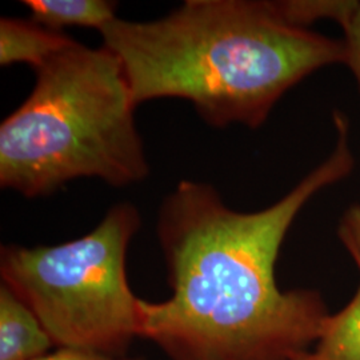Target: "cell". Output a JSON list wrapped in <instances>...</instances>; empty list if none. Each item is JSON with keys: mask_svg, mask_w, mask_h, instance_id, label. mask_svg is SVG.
Listing matches in <instances>:
<instances>
[{"mask_svg": "<svg viewBox=\"0 0 360 360\" xmlns=\"http://www.w3.org/2000/svg\"><path fill=\"white\" fill-rule=\"evenodd\" d=\"M342 27L346 32V47H347V63L354 71L360 84V1L356 3L354 10L348 13L343 20Z\"/></svg>", "mask_w": 360, "mask_h": 360, "instance_id": "30bf717a", "label": "cell"}, {"mask_svg": "<svg viewBox=\"0 0 360 360\" xmlns=\"http://www.w3.org/2000/svg\"><path fill=\"white\" fill-rule=\"evenodd\" d=\"M294 360H326L322 358L319 354H316L315 351L311 352V351H304L302 354H299Z\"/></svg>", "mask_w": 360, "mask_h": 360, "instance_id": "4fadbf2b", "label": "cell"}, {"mask_svg": "<svg viewBox=\"0 0 360 360\" xmlns=\"http://www.w3.org/2000/svg\"><path fill=\"white\" fill-rule=\"evenodd\" d=\"M358 1H307V0H288L275 1L279 13L290 23L295 26L306 27L309 23L330 18L340 25L354 10Z\"/></svg>", "mask_w": 360, "mask_h": 360, "instance_id": "9c48e42d", "label": "cell"}, {"mask_svg": "<svg viewBox=\"0 0 360 360\" xmlns=\"http://www.w3.org/2000/svg\"><path fill=\"white\" fill-rule=\"evenodd\" d=\"M26 101L0 126V186L47 196L79 178L127 187L150 166L117 56L77 40L35 70Z\"/></svg>", "mask_w": 360, "mask_h": 360, "instance_id": "3957f363", "label": "cell"}, {"mask_svg": "<svg viewBox=\"0 0 360 360\" xmlns=\"http://www.w3.org/2000/svg\"><path fill=\"white\" fill-rule=\"evenodd\" d=\"M38 360H142L129 359V358H119L105 355L102 352L90 351V349H82V348L60 347L56 351L50 352L49 355L43 356Z\"/></svg>", "mask_w": 360, "mask_h": 360, "instance_id": "8fae6325", "label": "cell"}, {"mask_svg": "<svg viewBox=\"0 0 360 360\" xmlns=\"http://www.w3.org/2000/svg\"><path fill=\"white\" fill-rule=\"evenodd\" d=\"M74 39L40 26L34 20L0 19V65L26 63L34 70L62 51Z\"/></svg>", "mask_w": 360, "mask_h": 360, "instance_id": "8992f818", "label": "cell"}, {"mask_svg": "<svg viewBox=\"0 0 360 360\" xmlns=\"http://www.w3.org/2000/svg\"><path fill=\"white\" fill-rule=\"evenodd\" d=\"M334 117V154L274 206L238 212L212 186L191 180L163 200L156 235L172 295L141 302V338L168 359L294 360L321 339L322 296L281 291L275 263L302 207L354 167L347 122Z\"/></svg>", "mask_w": 360, "mask_h": 360, "instance_id": "6da1fadb", "label": "cell"}, {"mask_svg": "<svg viewBox=\"0 0 360 360\" xmlns=\"http://www.w3.org/2000/svg\"><path fill=\"white\" fill-rule=\"evenodd\" d=\"M31 20L52 31L62 32L65 27L96 28L116 19L115 1L107 0H25Z\"/></svg>", "mask_w": 360, "mask_h": 360, "instance_id": "52a82bcc", "label": "cell"}, {"mask_svg": "<svg viewBox=\"0 0 360 360\" xmlns=\"http://www.w3.org/2000/svg\"><path fill=\"white\" fill-rule=\"evenodd\" d=\"M360 272V251L349 240L342 239ZM316 354L326 360H360V284L354 299L336 315L324 321Z\"/></svg>", "mask_w": 360, "mask_h": 360, "instance_id": "ba28073f", "label": "cell"}, {"mask_svg": "<svg viewBox=\"0 0 360 360\" xmlns=\"http://www.w3.org/2000/svg\"><path fill=\"white\" fill-rule=\"evenodd\" d=\"M99 32L136 105L186 99L215 127H259L303 77L347 63L345 41L290 23L275 1L187 0L165 18H116Z\"/></svg>", "mask_w": 360, "mask_h": 360, "instance_id": "7a4b0ae2", "label": "cell"}, {"mask_svg": "<svg viewBox=\"0 0 360 360\" xmlns=\"http://www.w3.org/2000/svg\"><path fill=\"white\" fill-rule=\"evenodd\" d=\"M339 235L340 239L349 240L360 251V206L348 208Z\"/></svg>", "mask_w": 360, "mask_h": 360, "instance_id": "7c38bea8", "label": "cell"}, {"mask_svg": "<svg viewBox=\"0 0 360 360\" xmlns=\"http://www.w3.org/2000/svg\"><path fill=\"white\" fill-rule=\"evenodd\" d=\"M53 342L38 318L4 283L0 285V360H38Z\"/></svg>", "mask_w": 360, "mask_h": 360, "instance_id": "5b68a950", "label": "cell"}, {"mask_svg": "<svg viewBox=\"0 0 360 360\" xmlns=\"http://www.w3.org/2000/svg\"><path fill=\"white\" fill-rule=\"evenodd\" d=\"M141 227L135 207L120 203L87 235L58 245H3L1 283L11 288L58 348L123 358L141 338V302L129 288L126 257Z\"/></svg>", "mask_w": 360, "mask_h": 360, "instance_id": "277c9868", "label": "cell"}]
</instances>
